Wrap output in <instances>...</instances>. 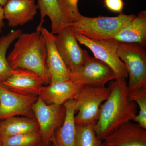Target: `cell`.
Masks as SVG:
<instances>
[{"label": "cell", "mask_w": 146, "mask_h": 146, "mask_svg": "<svg viewBox=\"0 0 146 146\" xmlns=\"http://www.w3.org/2000/svg\"><path fill=\"white\" fill-rule=\"evenodd\" d=\"M13 50L7 56L11 70L24 69L36 73L44 81L50 80L46 65V47L40 31L22 33L17 39Z\"/></svg>", "instance_id": "2"}, {"label": "cell", "mask_w": 146, "mask_h": 146, "mask_svg": "<svg viewBox=\"0 0 146 146\" xmlns=\"http://www.w3.org/2000/svg\"><path fill=\"white\" fill-rule=\"evenodd\" d=\"M38 98L11 91L0 80V121L15 116L35 118L32 106Z\"/></svg>", "instance_id": "10"}, {"label": "cell", "mask_w": 146, "mask_h": 146, "mask_svg": "<svg viewBox=\"0 0 146 146\" xmlns=\"http://www.w3.org/2000/svg\"><path fill=\"white\" fill-rule=\"evenodd\" d=\"M3 146H43L40 132H32L2 138Z\"/></svg>", "instance_id": "22"}, {"label": "cell", "mask_w": 146, "mask_h": 146, "mask_svg": "<svg viewBox=\"0 0 146 146\" xmlns=\"http://www.w3.org/2000/svg\"><path fill=\"white\" fill-rule=\"evenodd\" d=\"M38 8L40 11L41 20L36 30L39 31L45 22L46 16L51 23V33L55 35L65 27L69 26L60 11L57 0H38Z\"/></svg>", "instance_id": "19"}, {"label": "cell", "mask_w": 146, "mask_h": 146, "mask_svg": "<svg viewBox=\"0 0 146 146\" xmlns=\"http://www.w3.org/2000/svg\"><path fill=\"white\" fill-rule=\"evenodd\" d=\"M39 131L35 118L15 116L0 121V136L2 138Z\"/></svg>", "instance_id": "18"}, {"label": "cell", "mask_w": 146, "mask_h": 146, "mask_svg": "<svg viewBox=\"0 0 146 146\" xmlns=\"http://www.w3.org/2000/svg\"><path fill=\"white\" fill-rule=\"evenodd\" d=\"M103 146H146V129L128 122L103 140Z\"/></svg>", "instance_id": "13"}, {"label": "cell", "mask_w": 146, "mask_h": 146, "mask_svg": "<svg viewBox=\"0 0 146 146\" xmlns=\"http://www.w3.org/2000/svg\"><path fill=\"white\" fill-rule=\"evenodd\" d=\"M78 43L91 50L94 58L104 62L114 71L119 78H127V70L124 63L117 54L118 42L114 39L95 40L75 33Z\"/></svg>", "instance_id": "7"}, {"label": "cell", "mask_w": 146, "mask_h": 146, "mask_svg": "<svg viewBox=\"0 0 146 146\" xmlns=\"http://www.w3.org/2000/svg\"><path fill=\"white\" fill-rule=\"evenodd\" d=\"M104 6L112 12L122 13L125 4L123 0H103Z\"/></svg>", "instance_id": "25"}, {"label": "cell", "mask_w": 146, "mask_h": 146, "mask_svg": "<svg viewBox=\"0 0 146 146\" xmlns=\"http://www.w3.org/2000/svg\"><path fill=\"white\" fill-rule=\"evenodd\" d=\"M117 78L116 74L109 66L90 56L81 68L71 73L70 80L81 86L104 87L108 82Z\"/></svg>", "instance_id": "8"}, {"label": "cell", "mask_w": 146, "mask_h": 146, "mask_svg": "<svg viewBox=\"0 0 146 146\" xmlns=\"http://www.w3.org/2000/svg\"><path fill=\"white\" fill-rule=\"evenodd\" d=\"M95 124L76 125L75 146H103L95 131Z\"/></svg>", "instance_id": "21"}, {"label": "cell", "mask_w": 146, "mask_h": 146, "mask_svg": "<svg viewBox=\"0 0 146 146\" xmlns=\"http://www.w3.org/2000/svg\"><path fill=\"white\" fill-rule=\"evenodd\" d=\"M3 83L11 91L18 94L38 97L40 89L45 85L40 76L24 69L11 70V75Z\"/></svg>", "instance_id": "12"}, {"label": "cell", "mask_w": 146, "mask_h": 146, "mask_svg": "<svg viewBox=\"0 0 146 146\" xmlns=\"http://www.w3.org/2000/svg\"><path fill=\"white\" fill-rule=\"evenodd\" d=\"M65 116L63 124L55 131L50 140L52 146H75L76 106L74 100H69L63 104Z\"/></svg>", "instance_id": "16"}, {"label": "cell", "mask_w": 146, "mask_h": 146, "mask_svg": "<svg viewBox=\"0 0 146 146\" xmlns=\"http://www.w3.org/2000/svg\"><path fill=\"white\" fill-rule=\"evenodd\" d=\"M61 13L69 23L78 21L82 15L78 8V0H57Z\"/></svg>", "instance_id": "24"}, {"label": "cell", "mask_w": 146, "mask_h": 146, "mask_svg": "<svg viewBox=\"0 0 146 146\" xmlns=\"http://www.w3.org/2000/svg\"><path fill=\"white\" fill-rule=\"evenodd\" d=\"M8 0H0V5L3 7Z\"/></svg>", "instance_id": "27"}, {"label": "cell", "mask_w": 146, "mask_h": 146, "mask_svg": "<svg viewBox=\"0 0 146 146\" xmlns=\"http://www.w3.org/2000/svg\"><path fill=\"white\" fill-rule=\"evenodd\" d=\"M119 43L137 44L146 46V11H140L113 39Z\"/></svg>", "instance_id": "17"}, {"label": "cell", "mask_w": 146, "mask_h": 146, "mask_svg": "<svg viewBox=\"0 0 146 146\" xmlns=\"http://www.w3.org/2000/svg\"><path fill=\"white\" fill-rule=\"evenodd\" d=\"M48 146H52V145H50H50H48Z\"/></svg>", "instance_id": "29"}, {"label": "cell", "mask_w": 146, "mask_h": 146, "mask_svg": "<svg viewBox=\"0 0 146 146\" xmlns=\"http://www.w3.org/2000/svg\"><path fill=\"white\" fill-rule=\"evenodd\" d=\"M54 37L58 50L71 73L81 68L90 57L79 44L75 33L70 26L65 27L54 35Z\"/></svg>", "instance_id": "9"}, {"label": "cell", "mask_w": 146, "mask_h": 146, "mask_svg": "<svg viewBox=\"0 0 146 146\" xmlns=\"http://www.w3.org/2000/svg\"><path fill=\"white\" fill-rule=\"evenodd\" d=\"M128 96L139 107V112L133 121L146 129V86L128 91Z\"/></svg>", "instance_id": "23"}, {"label": "cell", "mask_w": 146, "mask_h": 146, "mask_svg": "<svg viewBox=\"0 0 146 146\" xmlns=\"http://www.w3.org/2000/svg\"><path fill=\"white\" fill-rule=\"evenodd\" d=\"M0 146H3L2 138L0 136Z\"/></svg>", "instance_id": "28"}, {"label": "cell", "mask_w": 146, "mask_h": 146, "mask_svg": "<svg viewBox=\"0 0 146 146\" xmlns=\"http://www.w3.org/2000/svg\"><path fill=\"white\" fill-rule=\"evenodd\" d=\"M108 86L110 94L101 106L95 125L97 136L102 141L120 126L133 121L137 115V104L129 98L126 78L116 79Z\"/></svg>", "instance_id": "1"}, {"label": "cell", "mask_w": 146, "mask_h": 146, "mask_svg": "<svg viewBox=\"0 0 146 146\" xmlns=\"http://www.w3.org/2000/svg\"><path fill=\"white\" fill-rule=\"evenodd\" d=\"M133 14L123 13L116 17L82 16L78 21L69 25L75 33L81 34L89 39L99 40L113 39L114 36L135 18Z\"/></svg>", "instance_id": "3"}, {"label": "cell", "mask_w": 146, "mask_h": 146, "mask_svg": "<svg viewBox=\"0 0 146 146\" xmlns=\"http://www.w3.org/2000/svg\"><path fill=\"white\" fill-rule=\"evenodd\" d=\"M109 86H82L73 97L75 104L76 125L96 124L99 117L102 103L110 94Z\"/></svg>", "instance_id": "4"}, {"label": "cell", "mask_w": 146, "mask_h": 146, "mask_svg": "<svg viewBox=\"0 0 146 146\" xmlns=\"http://www.w3.org/2000/svg\"><path fill=\"white\" fill-rule=\"evenodd\" d=\"M81 87L70 80L50 82L42 86L38 97L46 104L62 105L72 99Z\"/></svg>", "instance_id": "15"}, {"label": "cell", "mask_w": 146, "mask_h": 146, "mask_svg": "<svg viewBox=\"0 0 146 146\" xmlns=\"http://www.w3.org/2000/svg\"><path fill=\"white\" fill-rule=\"evenodd\" d=\"M32 110L39 126L43 146H48L55 131L63 124L66 112L65 106L46 104L38 97Z\"/></svg>", "instance_id": "6"}, {"label": "cell", "mask_w": 146, "mask_h": 146, "mask_svg": "<svg viewBox=\"0 0 146 146\" xmlns=\"http://www.w3.org/2000/svg\"><path fill=\"white\" fill-rule=\"evenodd\" d=\"M23 31L21 29L12 31L0 37V80L3 81L11 75V69L7 60V53L11 45L17 40Z\"/></svg>", "instance_id": "20"}, {"label": "cell", "mask_w": 146, "mask_h": 146, "mask_svg": "<svg viewBox=\"0 0 146 146\" xmlns=\"http://www.w3.org/2000/svg\"><path fill=\"white\" fill-rule=\"evenodd\" d=\"M117 54L124 63L129 81L128 91L146 86V51L137 44L118 42Z\"/></svg>", "instance_id": "5"}, {"label": "cell", "mask_w": 146, "mask_h": 146, "mask_svg": "<svg viewBox=\"0 0 146 146\" xmlns=\"http://www.w3.org/2000/svg\"><path fill=\"white\" fill-rule=\"evenodd\" d=\"M3 8L5 19L12 27L32 21L39 9L35 0H8Z\"/></svg>", "instance_id": "14"}, {"label": "cell", "mask_w": 146, "mask_h": 146, "mask_svg": "<svg viewBox=\"0 0 146 146\" xmlns=\"http://www.w3.org/2000/svg\"><path fill=\"white\" fill-rule=\"evenodd\" d=\"M4 14L3 8V7L0 5V33L1 32L3 28L4 27L5 23Z\"/></svg>", "instance_id": "26"}, {"label": "cell", "mask_w": 146, "mask_h": 146, "mask_svg": "<svg viewBox=\"0 0 146 146\" xmlns=\"http://www.w3.org/2000/svg\"><path fill=\"white\" fill-rule=\"evenodd\" d=\"M39 31L46 42L47 68L50 83L70 79L71 73L65 65L58 50L55 42L54 34L43 27Z\"/></svg>", "instance_id": "11"}]
</instances>
